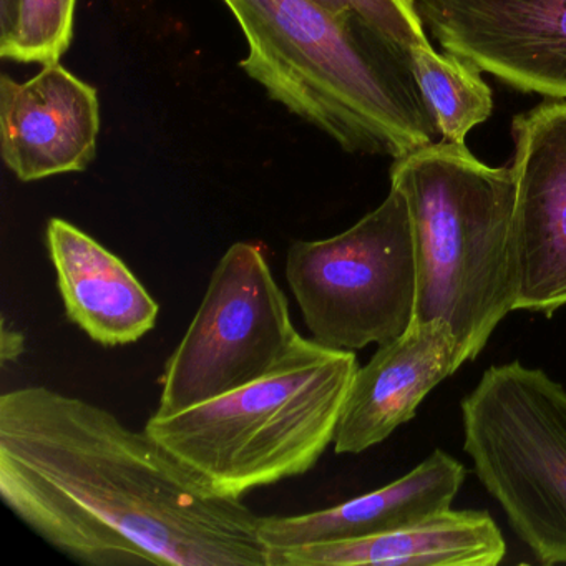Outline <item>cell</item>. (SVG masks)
Segmentation results:
<instances>
[{
    "label": "cell",
    "instance_id": "cell-1",
    "mask_svg": "<svg viewBox=\"0 0 566 566\" xmlns=\"http://www.w3.org/2000/svg\"><path fill=\"white\" fill-rule=\"evenodd\" d=\"M0 496L91 566H270L260 520L147 430L44 386L0 397Z\"/></svg>",
    "mask_w": 566,
    "mask_h": 566
},
{
    "label": "cell",
    "instance_id": "cell-2",
    "mask_svg": "<svg viewBox=\"0 0 566 566\" xmlns=\"http://www.w3.org/2000/svg\"><path fill=\"white\" fill-rule=\"evenodd\" d=\"M248 42L240 67L271 101L349 154L392 160L439 134L410 52L311 0H223Z\"/></svg>",
    "mask_w": 566,
    "mask_h": 566
},
{
    "label": "cell",
    "instance_id": "cell-3",
    "mask_svg": "<svg viewBox=\"0 0 566 566\" xmlns=\"http://www.w3.org/2000/svg\"><path fill=\"white\" fill-rule=\"evenodd\" d=\"M390 187L406 197L417 258L413 323L452 327L463 364L515 311L512 168L476 160L465 144L440 140L394 160Z\"/></svg>",
    "mask_w": 566,
    "mask_h": 566
},
{
    "label": "cell",
    "instance_id": "cell-4",
    "mask_svg": "<svg viewBox=\"0 0 566 566\" xmlns=\"http://www.w3.org/2000/svg\"><path fill=\"white\" fill-rule=\"evenodd\" d=\"M357 369L354 350L301 336L260 379L170 416L154 413L145 430L211 489L243 499L319 462Z\"/></svg>",
    "mask_w": 566,
    "mask_h": 566
},
{
    "label": "cell",
    "instance_id": "cell-5",
    "mask_svg": "<svg viewBox=\"0 0 566 566\" xmlns=\"http://www.w3.org/2000/svg\"><path fill=\"white\" fill-rule=\"evenodd\" d=\"M463 450L510 526L543 565H566V390L518 360L463 397Z\"/></svg>",
    "mask_w": 566,
    "mask_h": 566
},
{
    "label": "cell",
    "instance_id": "cell-6",
    "mask_svg": "<svg viewBox=\"0 0 566 566\" xmlns=\"http://www.w3.org/2000/svg\"><path fill=\"white\" fill-rule=\"evenodd\" d=\"M286 280L314 340L359 350L402 336L416 317L417 258L406 197L386 200L336 237L293 241Z\"/></svg>",
    "mask_w": 566,
    "mask_h": 566
},
{
    "label": "cell",
    "instance_id": "cell-7",
    "mask_svg": "<svg viewBox=\"0 0 566 566\" xmlns=\"http://www.w3.org/2000/svg\"><path fill=\"white\" fill-rule=\"evenodd\" d=\"M286 294L263 250L234 243L165 366L157 416H170L247 386L273 370L300 340Z\"/></svg>",
    "mask_w": 566,
    "mask_h": 566
},
{
    "label": "cell",
    "instance_id": "cell-8",
    "mask_svg": "<svg viewBox=\"0 0 566 566\" xmlns=\"http://www.w3.org/2000/svg\"><path fill=\"white\" fill-rule=\"evenodd\" d=\"M512 134L515 311L552 316L566 306V101L516 115Z\"/></svg>",
    "mask_w": 566,
    "mask_h": 566
},
{
    "label": "cell",
    "instance_id": "cell-9",
    "mask_svg": "<svg viewBox=\"0 0 566 566\" xmlns=\"http://www.w3.org/2000/svg\"><path fill=\"white\" fill-rule=\"evenodd\" d=\"M443 51L516 91L566 101V0H416Z\"/></svg>",
    "mask_w": 566,
    "mask_h": 566
},
{
    "label": "cell",
    "instance_id": "cell-10",
    "mask_svg": "<svg viewBox=\"0 0 566 566\" xmlns=\"http://www.w3.org/2000/svg\"><path fill=\"white\" fill-rule=\"evenodd\" d=\"M98 132L97 91L59 62L25 82L0 78V148L19 180L87 170Z\"/></svg>",
    "mask_w": 566,
    "mask_h": 566
},
{
    "label": "cell",
    "instance_id": "cell-11",
    "mask_svg": "<svg viewBox=\"0 0 566 566\" xmlns=\"http://www.w3.org/2000/svg\"><path fill=\"white\" fill-rule=\"evenodd\" d=\"M462 364L455 334L446 321L410 324L356 370L334 452L360 453L382 443L410 422L422 400Z\"/></svg>",
    "mask_w": 566,
    "mask_h": 566
},
{
    "label": "cell",
    "instance_id": "cell-12",
    "mask_svg": "<svg viewBox=\"0 0 566 566\" xmlns=\"http://www.w3.org/2000/svg\"><path fill=\"white\" fill-rule=\"evenodd\" d=\"M45 241L65 314L94 343L127 346L154 331L160 306L120 258L61 218Z\"/></svg>",
    "mask_w": 566,
    "mask_h": 566
},
{
    "label": "cell",
    "instance_id": "cell-13",
    "mask_svg": "<svg viewBox=\"0 0 566 566\" xmlns=\"http://www.w3.org/2000/svg\"><path fill=\"white\" fill-rule=\"evenodd\" d=\"M465 475L459 460L437 449L406 475L366 495L303 515L261 516L260 538L270 552L406 528L452 509Z\"/></svg>",
    "mask_w": 566,
    "mask_h": 566
},
{
    "label": "cell",
    "instance_id": "cell-14",
    "mask_svg": "<svg viewBox=\"0 0 566 566\" xmlns=\"http://www.w3.org/2000/svg\"><path fill=\"white\" fill-rule=\"evenodd\" d=\"M505 553L489 512L449 509L379 535L270 549V566H493Z\"/></svg>",
    "mask_w": 566,
    "mask_h": 566
},
{
    "label": "cell",
    "instance_id": "cell-15",
    "mask_svg": "<svg viewBox=\"0 0 566 566\" xmlns=\"http://www.w3.org/2000/svg\"><path fill=\"white\" fill-rule=\"evenodd\" d=\"M412 71L442 140L465 144L470 130L489 120L492 91L482 71L462 55L437 54L432 45L410 49Z\"/></svg>",
    "mask_w": 566,
    "mask_h": 566
},
{
    "label": "cell",
    "instance_id": "cell-16",
    "mask_svg": "<svg viewBox=\"0 0 566 566\" xmlns=\"http://www.w3.org/2000/svg\"><path fill=\"white\" fill-rule=\"evenodd\" d=\"M77 0H0V57L55 64L74 38Z\"/></svg>",
    "mask_w": 566,
    "mask_h": 566
},
{
    "label": "cell",
    "instance_id": "cell-17",
    "mask_svg": "<svg viewBox=\"0 0 566 566\" xmlns=\"http://www.w3.org/2000/svg\"><path fill=\"white\" fill-rule=\"evenodd\" d=\"M336 15H349L366 22L374 31L399 48L430 44L426 25L417 12L416 0H311Z\"/></svg>",
    "mask_w": 566,
    "mask_h": 566
},
{
    "label": "cell",
    "instance_id": "cell-18",
    "mask_svg": "<svg viewBox=\"0 0 566 566\" xmlns=\"http://www.w3.org/2000/svg\"><path fill=\"white\" fill-rule=\"evenodd\" d=\"M25 353V337L21 331L12 329L8 321L2 319V327H0V359L2 366H8L9 363H15L21 359Z\"/></svg>",
    "mask_w": 566,
    "mask_h": 566
}]
</instances>
